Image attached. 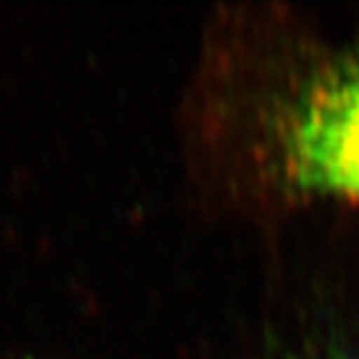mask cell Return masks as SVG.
Returning a JSON list of instances; mask_svg holds the SVG:
<instances>
[{"label": "cell", "instance_id": "1", "mask_svg": "<svg viewBox=\"0 0 359 359\" xmlns=\"http://www.w3.org/2000/svg\"><path fill=\"white\" fill-rule=\"evenodd\" d=\"M282 166L302 192L359 204V58L321 70L282 124Z\"/></svg>", "mask_w": 359, "mask_h": 359}]
</instances>
